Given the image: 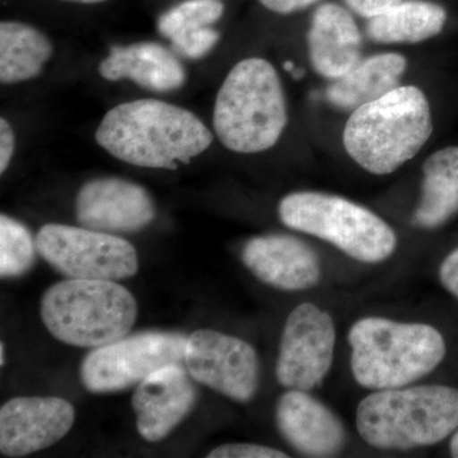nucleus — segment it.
I'll list each match as a JSON object with an SVG mask.
<instances>
[{
  "label": "nucleus",
  "mask_w": 458,
  "mask_h": 458,
  "mask_svg": "<svg viewBox=\"0 0 458 458\" xmlns=\"http://www.w3.org/2000/svg\"><path fill=\"white\" fill-rule=\"evenodd\" d=\"M336 328L330 313L302 303L286 318L280 339L276 379L288 390L312 391L327 378L335 354Z\"/></svg>",
  "instance_id": "9d476101"
},
{
  "label": "nucleus",
  "mask_w": 458,
  "mask_h": 458,
  "mask_svg": "<svg viewBox=\"0 0 458 458\" xmlns=\"http://www.w3.org/2000/svg\"><path fill=\"white\" fill-rule=\"evenodd\" d=\"M14 132L4 117L0 119V174H4L14 153Z\"/></svg>",
  "instance_id": "cd10ccee"
},
{
  "label": "nucleus",
  "mask_w": 458,
  "mask_h": 458,
  "mask_svg": "<svg viewBox=\"0 0 458 458\" xmlns=\"http://www.w3.org/2000/svg\"><path fill=\"white\" fill-rule=\"evenodd\" d=\"M278 212L286 227L327 241L357 261L378 264L396 250L397 236L390 225L337 195L293 192L282 199Z\"/></svg>",
  "instance_id": "0eeeda50"
},
{
  "label": "nucleus",
  "mask_w": 458,
  "mask_h": 458,
  "mask_svg": "<svg viewBox=\"0 0 458 458\" xmlns=\"http://www.w3.org/2000/svg\"><path fill=\"white\" fill-rule=\"evenodd\" d=\"M406 65L405 57L396 53L377 54L360 60L327 87V101L343 110L354 111L397 89Z\"/></svg>",
  "instance_id": "6ab92c4d"
},
{
  "label": "nucleus",
  "mask_w": 458,
  "mask_h": 458,
  "mask_svg": "<svg viewBox=\"0 0 458 458\" xmlns=\"http://www.w3.org/2000/svg\"><path fill=\"white\" fill-rule=\"evenodd\" d=\"M310 60L322 77L337 80L361 60V33L354 18L335 3L319 5L309 35Z\"/></svg>",
  "instance_id": "f3484780"
},
{
  "label": "nucleus",
  "mask_w": 458,
  "mask_h": 458,
  "mask_svg": "<svg viewBox=\"0 0 458 458\" xmlns=\"http://www.w3.org/2000/svg\"><path fill=\"white\" fill-rule=\"evenodd\" d=\"M185 367L195 382L236 403H250L258 394V352L238 337L214 330L194 331L186 344Z\"/></svg>",
  "instance_id": "9b49d317"
},
{
  "label": "nucleus",
  "mask_w": 458,
  "mask_h": 458,
  "mask_svg": "<svg viewBox=\"0 0 458 458\" xmlns=\"http://www.w3.org/2000/svg\"><path fill=\"white\" fill-rule=\"evenodd\" d=\"M276 427L284 441L306 457H333L346 445L339 417L309 391L289 390L276 403Z\"/></svg>",
  "instance_id": "dca6fc26"
},
{
  "label": "nucleus",
  "mask_w": 458,
  "mask_h": 458,
  "mask_svg": "<svg viewBox=\"0 0 458 458\" xmlns=\"http://www.w3.org/2000/svg\"><path fill=\"white\" fill-rule=\"evenodd\" d=\"M0 357H2V360H0V364L2 366H4L5 363V348H4V343L0 344Z\"/></svg>",
  "instance_id": "2f4dec72"
},
{
  "label": "nucleus",
  "mask_w": 458,
  "mask_h": 458,
  "mask_svg": "<svg viewBox=\"0 0 458 458\" xmlns=\"http://www.w3.org/2000/svg\"><path fill=\"white\" fill-rule=\"evenodd\" d=\"M355 421L361 439L377 450L438 445L458 428V390L421 385L375 391L360 401Z\"/></svg>",
  "instance_id": "20e7f679"
},
{
  "label": "nucleus",
  "mask_w": 458,
  "mask_h": 458,
  "mask_svg": "<svg viewBox=\"0 0 458 458\" xmlns=\"http://www.w3.org/2000/svg\"><path fill=\"white\" fill-rule=\"evenodd\" d=\"M288 123L284 90L267 60L249 57L225 77L214 106V131L233 152H264L276 146Z\"/></svg>",
  "instance_id": "39448f33"
},
{
  "label": "nucleus",
  "mask_w": 458,
  "mask_h": 458,
  "mask_svg": "<svg viewBox=\"0 0 458 458\" xmlns=\"http://www.w3.org/2000/svg\"><path fill=\"white\" fill-rule=\"evenodd\" d=\"M348 340L352 377L372 391L411 385L438 369L447 354L442 334L420 322L364 318L352 325Z\"/></svg>",
  "instance_id": "7ed1b4c3"
},
{
  "label": "nucleus",
  "mask_w": 458,
  "mask_h": 458,
  "mask_svg": "<svg viewBox=\"0 0 458 458\" xmlns=\"http://www.w3.org/2000/svg\"><path fill=\"white\" fill-rule=\"evenodd\" d=\"M439 280L445 291L458 300V247L442 261Z\"/></svg>",
  "instance_id": "bb28decb"
},
{
  "label": "nucleus",
  "mask_w": 458,
  "mask_h": 458,
  "mask_svg": "<svg viewBox=\"0 0 458 458\" xmlns=\"http://www.w3.org/2000/svg\"><path fill=\"white\" fill-rule=\"evenodd\" d=\"M36 241L29 229L2 214L0 216V276L18 278L31 270L35 264Z\"/></svg>",
  "instance_id": "b1692460"
},
{
  "label": "nucleus",
  "mask_w": 458,
  "mask_h": 458,
  "mask_svg": "<svg viewBox=\"0 0 458 458\" xmlns=\"http://www.w3.org/2000/svg\"><path fill=\"white\" fill-rule=\"evenodd\" d=\"M98 73L111 82L131 80L153 92H172L186 82V71L180 60L156 42L111 47Z\"/></svg>",
  "instance_id": "a211bd4d"
},
{
  "label": "nucleus",
  "mask_w": 458,
  "mask_h": 458,
  "mask_svg": "<svg viewBox=\"0 0 458 458\" xmlns=\"http://www.w3.org/2000/svg\"><path fill=\"white\" fill-rule=\"evenodd\" d=\"M96 140L125 164L176 170L212 146L213 134L191 111L148 98L111 108Z\"/></svg>",
  "instance_id": "f257e3e1"
},
{
  "label": "nucleus",
  "mask_w": 458,
  "mask_h": 458,
  "mask_svg": "<svg viewBox=\"0 0 458 458\" xmlns=\"http://www.w3.org/2000/svg\"><path fill=\"white\" fill-rule=\"evenodd\" d=\"M241 258L256 278L279 291H309L321 279V261L315 250L288 234L250 238Z\"/></svg>",
  "instance_id": "2eb2a0df"
},
{
  "label": "nucleus",
  "mask_w": 458,
  "mask_h": 458,
  "mask_svg": "<svg viewBox=\"0 0 458 458\" xmlns=\"http://www.w3.org/2000/svg\"><path fill=\"white\" fill-rule=\"evenodd\" d=\"M53 44L35 27L21 22L0 25V81L25 82L41 73L53 56Z\"/></svg>",
  "instance_id": "5701e85b"
},
{
  "label": "nucleus",
  "mask_w": 458,
  "mask_h": 458,
  "mask_svg": "<svg viewBox=\"0 0 458 458\" xmlns=\"http://www.w3.org/2000/svg\"><path fill=\"white\" fill-rule=\"evenodd\" d=\"M447 21L442 5L427 0H403L384 14L370 18L367 35L381 44H417L441 33Z\"/></svg>",
  "instance_id": "4be33fe9"
},
{
  "label": "nucleus",
  "mask_w": 458,
  "mask_h": 458,
  "mask_svg": "<svg viewBox=\"0 0 458 458\" xmlns=\"http://www.w3.org/2000/svg\"><path fill=\"white\" fill-rule=\"evenodd\" d=\"M344 2L358 16L370 20L396 7L403 0H344Z\"/></svg>",
  "instance_id": "a878e982"
},
{
  "label": "nucleus",
  "mask_w": 458,
  "mask_h": 458,
  "mask_svg": "<svg viewBox=\"0 0 458 458\" xmlns=\"http://www.w3.org/2000/svg\"><path fill=\"white\" fill-rule=\"evenodd\" d=\"M433 132L429 102L418 87L400 86L355 108L344 128L346 153L369 174H390L414 158Z\"/></svg>",
  "instance_id": "f03ea898"
},
{
  "label": "nucleus",
  "mask_w": 458,
  "mask_h": 458,
  "mask_svg": "<svg viewBox=\"0 0 458 458\" xmlns=\"http://www.w3.org/2000/svg\"><path fill=\"white\" fill-rule=\"evenodd\" d=\"M209 458H286L288 454L254 443H229L208 454Z\"/></svg>",
  "instance_id": "393cba45"
},
{
  "label": "nucleus",
  "mask_w": 458,
  "mask_h": 458,
  "mask_svg": "<svg viewBox=\"0 0 458 458\" xmlns=\"http://www.w3.org/2000/svg\"><path fill=\"white\" fill-rule=\"evenodd\" d=\"M64 2L81 3V4H98V3L106 2V0H64Z\"/></svg>",
  "instance_id": "7c9ffc66"
},
{
  "label": "nucleus",
  "mask_w": 458,
  "mask_h": 458,
  "mask_svg": "<svg viewBox=\"0 0 458 458\" xmlns=\"http://www.w3.org/2000/svg\"><path fill=\"white\" fill-rule=\"evenodd\" d=\"M75 216L84 228L105 233H135L156 218V207L143 186L119 177L84 183L75 199Z\"/></svg>",
  "instance_id": "f8f14e48"
},
{
  "label": "nucleus",
  "mask_w": 458,
  "mask_h": 458,
  "mask_svg": "<svg viewBox=\"0 0 458 458\" xmlns=\"http://www.w3.org/2000/svg\"><path fill=\"white\" fill-rule=\"evenodd\" d=\"M284 69L286 72H293L294 71V64L293 62H285L284 63Z\"/></svg>",
  "instance_id": "72a5a7b5"
},
{
  "label": "nucleus",
  "mask_w": 458,
  "mask_h": 458,
  "mask_svg": "<svg viewBox=\"0 0 458 458\" xmlns=\"http://www.w3.org/2000/svg\"><path fill=\"white\" fill-rule=\"evenodd\" d=\"M138 318L134 295L114 280L71 279L50 286L41 318L59 342L98 348L128 335Z\"/></svg>",
  "instance_id": "423d86ee"
},
{
  "label": "nucleus",
  "mask_w": 458,
  "mask_h": 458,
  "mask_svg": "<svg viewBox=\"0 0 458 458\" xmlns=\"http://www.w3.org/2000/svg\"><path fill=\"white\" fill-rule=\"evenodd\" d=\"M303 73L304 72L302 71V69H294V71L292 72V75H293V78H295V80H300V78H302Z\"/></svg>",
  "instance_id": "473e14b6"
},
{
  "label": "nucleus",
  "mask_w": 458,
  "mask_h": 458,
  "mask_svg": "<svg viewBox=\"0 0 458 458\" xmlns=\"http://www.w3.org/2000/svg\"><path fill=\"white\" fill-rule=\"evenodd\" d=\"M221 0H186L158 18V31L171 41L180 55L200 59L218 44L221 35L212 29L221 20Z\"/></svg>",
  "instance_id": "aec40b11"
},
{
  "label": "nucleus",
  "mask_w": 458,
  "mask_h": 458,
  "mask_svg": "<svg viewBox=\"0 0 458 458\" xmlns=\"http://www.w3.org/2000/svg\"><path fill=\"white\" fill-rule=\"evenodd\" d=\"M194 379L182 364L162 367L138 385L131 403L137 429L147 442L164 441L198 400Z\"/></svg>",
  "instance_id": "4468645a"
},
{
  "label": "nucleus",
  "mask_w": 458,
  "mask_h": 458,
  "mask_svg": "<svg viewBox=\"0 0 458 458\" xmlns=\"http://www.w3.org/2000/svg\"><path fill=\"white\" fill-rule=\"evenodd\" d=\"M318 0H260L262 5L274 13L292 14L311 7Z\"/></svg>",
  "instance_id": "c85d7f7f"
},
{
  "label": "nucleus",
  "mask_w": 458,
  "mask_h": 458,
  "mask_svg": "<svg viewBox=\"0 0 458 458\" xmlns=\"http://www.w3.org/2000/svg\"><path fill=\"white\" fill-rule=\"evenodd\" d=\"M450 452L452 457L458 458V428L451 436Z\"/></svg>",
  "instance_id": "c756f323"
},
{
  "label": "nucleus",
  "mask_w": 458,
  "mask_h": 458,
  "mask_svg": "<svg viewBox=\"0 0 458 458\" xmlns=\"http://www.w3.org/2000/svg\"><path fill=\"white\" fill-rule=\"evenodd\" d=\"M458 213V147L433 153L423 165L421 197L412 223L436 229Z\"/></svg>",
  "instance_id": "412c9836"
},
{
  "label": "nucleus",
  "mask_w": 458,
  "mask_h": 458,
  "mask_svg": "<svg viewBox=\"0 0 458 458\" xmlns=\"http://www.w3.org/2000/svg\"><path fill=\"white\" fill-rule=\"evenodd\" d=\"M36 246L42 259L66 278L114 282L140 270L129 241L95 229L47 225L38 231Z\"/></svg>",
  "instance_id": "6e6552de"
},
{
  "label": "nucleus",
  "mask_w": 458,
  "mask_h": 458,
  "mask_svg": "<svg viewBox=\"0 0 458 458\" xmlns=\"http://www.w3.org/2000/svg\"><path fill=\"white\" fill-rule=\"evenodd\" d=\"M186 344L188 337L182 334L123 336L87 354L81 366V379L92 394L126 390L162 367L185 363Z\"/></svg>",
  "instance_id": "1a4fd4ad"
},
{
  "label": "nucleus",
  "mask_w": 458,
  "mask_h": 458,
  "mask_svg": "<svg viewBox=\"0 0 458 458\" xmlns=\"http://www.w3.org/2000/svg\"><path fill=\"white\" fill-rule=\"evenodd\" d=\"M75 411L59 397H16L0 409V452L25 457L64 438L73 427Z\"/></svg>",
  "instance_id": "ddd939ff"
}]
</instances>
